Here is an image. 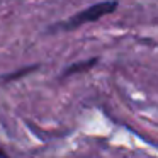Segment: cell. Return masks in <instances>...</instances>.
<instances>
[{
	"instance_id": "1",
	"label": "cell",
	"mask_w": 158,
	"mask_h": 158,
	"mask_svg": "<svg viewBox=\"0 0 158 158\" xmlns=\"http://www.w3.org/2000/svg\"><path fill=\"white\" fill-rule=\"evenodd\" d=\"M117 7H119V0H104V2H97V4L90 5V7L77 12L72 17L61 21L60 24H55L51 27V31H73V29L80 27V26L90 24V22H97L99 19L116 12Z\"/></svg>"
},
{
	"instance_id": "2",
	"label": "cell",
	"mask_w": 158,
	"mask_h": 158,
	"mask_svg": "<svg viewBox=\"0 0 158 158\" xmlns=\"http://www.w3.org/2000/svg\"><path fill=\"white\" fill-rule=\"evenodd\" d=\"M99 63V58H90V60H85V61H77V63H72L65 72L61 73V77H70V75H77V73H83V72H89L90 68Z\"/></svg>"
},
{
	"instance_id": "3",
	"label": "cell",
	"mask_w": 158,
	"mask_h": 158,
	"mask_svg": "<svg viewBox=\"0 0 158 158\" xmlns=\"http://www.w3.org/2000/svg\"><path fill=\"white\" fill-rule=\"evenodd\" d=\"M38 68H39L38 65H34V66H26V68L19 70V72H14V73H9V75H4V77H2V82H12V80H19V78H22L24 75H29V73L36 72Z\"/></svg>"
},
{
	"instance_id": "4",
	"label": "cell",
	"mask_w": 158,
	"mask_h": 158,
	"mask_svg": "<svg viewBox=\"0 0 158 158\" xmlns=\"http://www.w3.org/2000/svg\"><path fill=\"white\" fill-rule=\"evenodd\" d=\"M0 158H9V155L5 153V150H4V148H0Z\"/></svg>"
}]
</instances>
